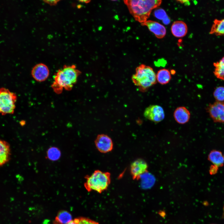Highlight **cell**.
<instances>
[{
  "label": "cell",
  "instance_id": "6da1fadb",
  "mask_svg": "<svg viewBox=\"0 0 224 224\" xmlns=\"http://www.w3.org/2000/svg\"><path fill=\"white\" fill-rule=\"evenodd\" d=\"M81 73L75 65H64L54 75V81L52 85V89L57 94L61 93L63 89L71 90Z\"/></svg>",
  "mask_w": 224,
  "mask_h": 224
},
{
  "label": "cell",
  "instance_id": "7a4b0ae2",
  "mask_svg": "<svg viewBox=\"0 0 224 224\" xmlns=\"http://www.w3.org/2000/svg\"><path fill=\"white\" fill-rule=\"evenodd\" d=\"M124 2L135 20L142 23L147 21L152 10L159 6L162 1L126 0Z\"/></svg>",
  "mask_w": 224,
  "mask_h": 224
},
{
  "label": "cell",
  "instance_id": "3957f363",
  "mask_svg": "<svg viewBox=\"0 0 224 224\" xmlns=\"http://www.w3.org/2000/svg\"><path fill=\"white\" fill-rule=\"evenodd\" d=\"M132 79L134 84L142 92L145 91L157 82L156 74L152 68L143 64L136 68Z\"/></svg>",
  "mask_w": 224,
  "mask_h": 224
},
{
  "label": "cell",
  "instance_id": "277c9868",
  "mask_svg": "<svg viewBox=\"0 0 224 224\" xmlns=\"http://www.w3.org/2000/svg\"><path fill=\"white\" fill-rule=\"evenodd\" d=\"M84 186L89 192L92 190L100 193L106 190L111 182V175L108 172L95 170L91 175L85 176Z\"/></svg>",
  "mask_w": 224,
  "mask_h": 224
},
{
  "label": "cell",
  "instance_id": "5b68a950",
  "mask_svg": "<svg viewBox=\"0 0 224 224\" xmlns=\"http://www.w3.org/2000/svg\"><path fill=\"white\" fill-rule=\"evenodd\" d=\"M16 95L8 89L0 88V114L2 115L12 114L16 108Z\"/></svg>",
  "mask_w": 224,
  "mask_h": 224
},
{
  "label": "cell",
  "instance_id": "8992f818",
  "mask_svg": "<svg viewBox=\"0 0 224 224\" xmlns=\"http://www.w3.org/2000/svg\"><path fill=\"white\" fill-rule=\"evenodd\" d=\"M144 115L146 119L155 123L161 121L165 116L163 108L157 105H152L146 108Z\"/></svg>",
  "mask_w": 224,
  "mask_h": 224
},
{
  "label": "cell",
  "instance_id": "52a82bcc",
  "mask_svg": "<svg viewBox=\"0 0 224 224\" xmlns=\"http://www.w3.org/2000/svg\"><path fill=\"white\" fill-rule=\"evenodd\" d=\"M207 110L214 122L224 123V103L216 101L209 105Z\"/></svg>",
  "mask_w": 224,
  "mask_h": 224
},
{
  "label": "cell",
  "instance_id": "ba28073f",
  "mask_svg": "<svg viewBox=\"0 0 224 224\" xmlns=\"http://www.w3.org/2000/svg\"><path fill=\"white\" fill-rule=\"evenodd\" d=\"M95 143L97 149L102 153L109 152L113 149V143L111 138L105 134L98 135L95 141Z\"/></svg>",
  "mask_w": 224,
  "mask_h": 224
},
{
  "label": "cell",
  "instance_id": "9c48e42d",
  "mask_svg": "<svg viewBox=\"0 0 224 224\" xmlns=\"http://www.w3.org/2000/svg\"><path fill=\"white\" fill-rule=\"evenodd\" d=\"M147 163L142 159H137L133 162L130 167V173L133 180H138L147 171Z\"/></svg>",
  "mask_w": 224,
  "mask_h": 224
},
{
  "label": "cell",
  "instance_id": "30bf717a",
  "mask_svg": "<svg viewBox=\"0 0 224 224\" xmlns=\"http://www.w3.org/2000/svg\"><path fill=\"white\" fill-rule=\"evenodd\" d=\"M31 74L33 77L39 82L45 81L49 77V71L45 64L40 63L35 65L32 68Z\"/></svg>",
  "mask_w": 224,
  "mask_h": 224
},
{
  "label": "cell",
  "instance_id": "8fae6325",
  "mask_svg": "<svg viewBox=\"0 0 224 224\" xmlns=\"http://www.w3.org/2000/svg\"><path fill=\"white\" fill-rule=\"evenodd\" d=\"M141 25L142 26H146L149 30L158 39H162L166 35V30L165 27L157 22L147 20L141 23Z\"/></svg>",
  "mask_w": 224,
  "mask_h": 224
},
{
  "label": "cell",
  "instance_id": "7c38bea8",
  "mask_svg": "<svg viewBox=\"0 0 224 224\" xmlns=\"http://www.w3.org/2000/svg\"><path fill=\"white\" fill-rule=\"evenodd\" d=\"M173 116L175 120L178 123L184 124L187 123L189 120L190 113L185 107L180 106L175 110Z\"/></svg>",
  "mask_w": 224,
  "mask_h": 224
},
{
  "label": "cell",
  "instance_id": "4fadbf2b",
  "mask_svg": "<svg viewBox=\"0 0 224 224\" xmlns=\"http://www.w3.org/2000/svg\"><path fill=\"white\" fill-rule=\"evenodd\" d=\"M172 35L177 38L184 36L188 31V27L186 23L182 21H178L174 22L171 28Z\"/></svg>",
  "mask_w": 224,
  "mask_h": 224
},
{
  "label": "cell",
  "instance_id": "5bb4252c",
  "mask_svg": "<svg viewBox=\"0 0 224 224\" xmlns=\"http://www.w3.org/2000/svg\"><path fill=\"white\" fill-rule=\"evenodd\" d=\"M10 156L9 144L7 142L0 139V167L9 161Z\"/></svg>",
  "mask_w": 224,
  "mask_h": 224
},
{
  "label": "cell",
  "instance_id": "9a60e30c",
  "mask_svg": "<svg viewBox=\"0 0 224 224\" xmlns=\"http://www.w3.org/2000/svg\"><path fill=\"white\" fill-rule=\"evenodd\" d=\"M208 159L212 164L219 168L224 164V156L220 151L213 150L209 154Z\"/></svg>",
  "mask_w": 224,
  "mask_h": 224
},
{
  "label": "cell",
  "instance_id": "2e32d148",
  "mask_svg": "<svg viewBox=\"0 0 224 224\" xmlns=\"http://www.w3.org/2000/svg\"><path fill=\"white\" fill-rule=\"evenodd\" d=\"M209 34L217 36L224 35V18L215 19L209 31Z\"/></svg>",
  "mask_w": 224,
  "mask_h": 224
},
{
  "label": "cell",
  "instance_id": "e0dca14e",
  "mask_svg": "<svg viewBox=\"0 0 224 224\" xmlns=\"http://www.w3.org/2000/svg\"><path fill=\"white\" fill-rule=\"evenodd\" d=\"M156 76L157 81L161 85L168 83L171 79L170 72L166 69H162L157 72Z\"/></svg>",
  "mask_w": 224,
  "mask_h": 224
},
{
  "label": "cell",
  "instance_id": "ac0fdd59",
  "mask_svg": "<svg viewBox=\"0 0 224 224\" xmlns=\"http://www.w3.org/2000/svg\"><path fill=\"white\" fill-rule=\"evenodd\" d=\"M213 65L215 76L218 79L224 80V56L219 61L214 63Z\"/></svg>",
  "mask_w": 224,
  "mask_h": 224
},
{
  "label": "cell",
  "instance_id": "d6986e66",
  "mask_svg": "<svg viewBox=\"0 0 224 224\" xmlns=\"http://www.w3.org/2000/svg\"><path fill=\"white\" fill-rule=\"evenodd\" d=\"M72 221V215L69 212L65 210L60 211L56 218V222L58 224H67Z\"/></svg>",
  "mask_w": 224,
  "mask_h": 224
},
{
  "label": "cell",
  "instance_id": "ffe728a7",
  "mask_svg": "<svg viewBox=\"0 0 224 224\" xmlns=\"http://www.w3.org/2000/svg\"><path fill=\"white\" fill-rule=\"evenodd\" d=\"M61 156V152L57 147H52L49 148L47 152V158L52 161L58 160Z\"/></svg>",
  "mask_w": 224,
  "mask_h": 224
},
{
  "label": "cell",
  "instance_id": "44dd1931",
  "mask_svg": "<svg viewBox=\"0 0 224 224\" xmlns=\"http://www.w3.org/2000/svg\"><path fill=\"white\" fill-rule=\"evenodd\" d=\"M213 95L216 101L224 103V86L216 87L213 93Z\"/></svg>",
  "mask_w": 224,
  "mask_h": 224
},
{
  "label": "cell",
  "instance_id": "7402d4cb",
  "mask_svg": "<svg viewBox=\"0 0 224 224\" xmlns=\"http://www.w3.org/2000/svg\"><path fill=\"white\" fill-rule=\"evenodd\" d=\"M154 14L156 18L162 21L169 17L165 11L161 8L156 9L154 12Z\"/></svg>",
  "mask_w": 224,
  "mask_h": 224
},
{
  "label": "cell",
  "instance_id": "603a6c76",
  "mask_svg": "<svg viewBox=\"0 0 224 224\" xmlns=\"http://www.w3.org/2000/svg\"><path fill=\"white\" fill-rule=\"evenodd\" d=\"M78 224H99L94 221L85 217H80L76 219Z\"/></svg>",
  "mask_w": 224,
  "mask_h": 224
},
{
  "label": "cell",
  "instance_id": "cb8c5ba5",
  "mask_svg": "<svg viewBox=\"0 0 224 224\" xmlns=\"http://www.w3.org/2000/svg\"><path fill=\"white\" fill-rule=\"evenodd\" d=\"M218 167L217 166L212 165L210 167L209 170L210 173L212 174H216L217 171Z\"/></svg>",
  "mask_w": 224,
  "mask_h": 224
},
{
  "label": "cell",
  "instance_id": "d4e9b609",
  "mask_svg": "<svg viewBox=\"0 0 224 224\" xmlns=\"http://www.w3.org/2000/svg\"><path fill=\"white\" fill-rule=\"evenodd\" d=\"M59 1V0H57L43 1L45 3H47L51 6L55 5H56L58 2Z\"/></svg>",
  "mask_w": 224,
  "mask_h": 224
},
{
  "label": "cell",
  "instance_id": "484cf974",
  "mask_svg": "<svg viewBox=\"0 0 224 224\" xmlns=\"http://www.w3.org/2000/svg\"><path fill=\"white\" fill-rule=\"evenodd\" d=\"M177 1L180 2V3H183L185 5L189 6L190 4L189 1V0H179Z\"/></svg>",
  "mask_w": 224,
  "mask_h": 224
},
{
  "label": "cell",
  "instance_id": "4316f807",
  "mask_svg": "<svg viewBox=\"0 0 224 224\" xmlns=\"http://www.w3.org/2000/svg\"><path fill=\"white\" fill-rule=\"evenodd\" d=\"M67 224H78L76 219H75L74 220L70 222Z\"/></svg>",
  "mask_w": 224,
  "mask_h": 224
},
{
  "label": "cell",
  "instance_id": "83f0119b",
  "mask_svg": "<svg viewBox=\"0 0 224 224\" xmlns=\"http://www.w3.org/2000/svg\"><path fill=\"white\" fill-rule=\"evenodd\" d=\"M91 1L90 0H80L79 1V2H83L85 3H89Z\"/></svg>",
  "mask_w": 224,
  "mask_h": 224
},
{
  "label": "cell",
  "instance_id": "f1b7e54d",
  "mask_svg": "<svg viewBox=\"0 0 224 224\" xmlns=\"http://www.w3.org/2000/svg\"></svg>",
  "mask_w": 224,
  "mask_h": 224
},
{
  "label": "cell",
  "instance_id": "f546056e",
  "mask_svg": "<svg viewBox=\"0 0 224 224\" xmlns=\"http://www.w3.org/2000/svg\"></svg>",
  "mask_w": 224,
  "mask_h": 224
},
{
  "label": "cell",
  "instance_id": "4dcf8cb0",
  "mask_svg": "<svg viewBox=\"0 0 224 224\" xmlns=\"http://www.w3.org/2000/svg\"><path fill=\"white\" fill-rule=\"evenodd\" d=\"M223 156H224V154Z\"/></svg>",
  "mask_w": 224,
  "mask_h": 224
}]
</instances>
